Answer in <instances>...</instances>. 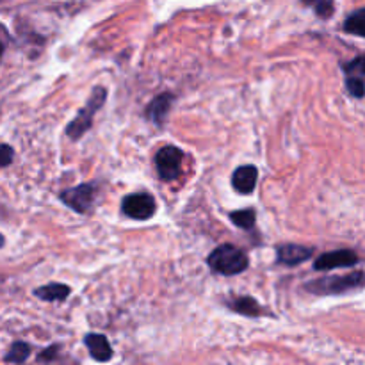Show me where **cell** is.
I'll return each instance as SVG.
<instances>
[{
	"label": "cell",
	"mask_w": 365,
	"mask_h": 365,
	"mask_svg": "<svg viewBox=\"0 0 365 365\" xmlns=\"http://www.w3.org/2000/svg\"><path fill=\"white\" fill-rule=\"evenodd\" d=\"M121 210L125 216L138 221H146L155 214L157 203L155 198L148 192H134V195L125 196L121 202Z\"/></svg>",
	"instance_id": "4"
},
{
	"label": "cell",
	"mask_w": 365,
	"mask_h": 365,
	"mask_svg": "<svg viewBox=\"0 0 365 365\" xmlns=\"http://www.w3.org/2000/svg\"><path fill=\"white\" fill-rule=\"evenodd\" d=\"M2 53H4V46H2V43H0V59H2Z\"/></svg>",
	"instance_id": "21"
},
{
	"label": "cell",
	"mask_w": 365,
	"mask_h": 365,
	"mask_svg": "<svg viewBox=\"0 0 365 365\" xmlns=\"http://www.w3.org/2000/svg\"><path fill=\"white\" fill-rule=\"evenodd\" d=\"M70 287L63 284H48L43 285V287H38L34 291V294L38 296L43 302H64V299L70 296Z\"/></svg>",
	"instance_id": "14"
},
{
	"label": "cell",
	"mask_w": 365,
	"mask_h": 365,
	"mask_svg": "<svg viewBox=\"0 0 365 365\" xmlns=\"http://www.w3.org/2000/svg\"><path fill=\"white\" fill-rule=\"evenodd\" d=\"M4 245V237H2V235H0V246H2Z\"/></svg>",
	"instance_id": "22"
},
{
	"label": "cell",
	"mask_w": 365,
	"mask_h": 365,
	"mask_svg": "<svg viewBox=\"0 0 365 365\" xmlns=\"http://www.w3.org/2000/svg\"><path fill=\"white\" fill-rule=\"evenodd\" d=\"M230 221L235 225V227L242 228V230H252L255 227V210L253 209H245V210H234L230 212Z\"/></svg>",
	"instance_id": "15"
},
{
	"label": "cell",
	"mask_w": 365,
	"mask_h": 365,
	"mask_svg": "<svg viewBox=\"0 0 365 365\" xmlns=\"http://www.w3.org/2000/svg\"><path fill=\"white\" fill-rule=\"evenodd\" d=\"M359 264V255L353 250H337V252L323 253L319 259L314 262L316 271H330L337 267H353Z\"/></svg>",
	"instance_id": "7"
},
{
	"label": "cell",
	"mask_w": 365,
	"mask_h": 365,
	"mask_svg": "<svg viewBox=\"0 0 365 365\" xmlns=\"http://www.w3.org/2000/svg\"><path fill=\"white\" fill-rule=\"evenodd\" d=\"M257 180H259V171L252 164L237 168L232 175V185L239 195H252L257 187Z\"/></svg>",
	"instance_id": "9"
},
{
	"label": "cell",
	"mask_w": 365,
	"mask_h": 365,
	"mask_svg": "<svg viewBox=\"0 0 365 365\" xmlns=\"http://www.w3.org/2000/svg\"><path fill=\"white\" fill-rule=\"evenodd\" d=\"M106 98H107V89L106 88L98 86V88L93 89L91 96H89V100H88V103H86V106L82 107L81 110H78V114L75 116V120H71L70 125L66 127L68 138L73 139V141H77V139H81L82 135H84L86 132L91 128L93 118H95L96 110H98L100 107L106 103Z\"/></svg>",
	"instance_id": "3"
},
{
	"label": "cell",
	"mask_w": 365,
	"mask_h": 365,
	"mask_svg": "<svg viewBox=\"0 0 365 365\" xmlns=\"http://www.w3.org/2000/svg\"><path fill=\"white\" fill-rule=\"evenodd\" d=\"M14 150L9 145H0V168H6L13 163Z\"/></svg>",
	"instance_id": "19"
},
{
	"label": "cell",
	"mask_w": 365,
	"mask_h": 365,
	"mask_svg": "<svg viewBox=\"0 0 365 365\" xmlns=\"http://www.w3.org/2000/svg\"><path fill=\"white\" fill-rule=\"evenodd\" d=\"M364 285V273L355 271V273L344 274V277H327L319 280L307 282L305 289L312 294L317 296H335L344 294V292L355 291Z\"/></svg>",
	"instance_id": "2"
},
{
	"label": "cell",
	"mask_w": 365,
	"mask_h": 365,
	"mask_svg": "<svg viewBox=\"0 0 365 365\" xmlns=\"http://www.w3.org/2000/svg\"><path fill=\"white\" fill-rule=\"evenodd\" d=\"M303 2H305L307 6L314 7L316 13L323 18H328L334 13V0H303Z\"/></svg>",
	"instance_id": "18"
},
{
	"label": "cell",
	"mask_w": 365,
	"mask_h": 365,
	"mask_svg": "<svg viewBox=\"0 0 365 365\" xmlns=\"http://www.w3.org/2000/svg\"><path fill=\"white\" fill-rule=\"evenodd\" d=\"M312 252V248L299 245H282L277 248L278 260L285 264V266H298V264L305 262V260L310 259Z\"/></svg>",
	"instance_id": "12"
},
{
	"label": "cell",
	"mask_w": 365,
	"mask_h": 365,
	"mask_svg": "<svg viewBox=\"0 0 365 365\" xmlns=\"http://www.w3.org/2000/svg\"><path fill=\"white\" fill-rule=\"evenodd\" d=\"M29 355H31V346L27 344V342H14L13 346H11V349L7 351L6 355V362L7 364H24L25 360L29 359Z\"/></svg>",
	"instance_id": "16"
},
{
	"label": "cell",
	"mask_w": 365,
	"mask_h": 365,
	"mask_svg": "<svg viewBox=\"0 0 365 365\" xmlns=\"http://www.w3.org/2000/svg\"><path fill=\"white\" fill-rule=\"evenodd\" d=\"M182 159H184V153L177 146H164V148H160L155 155V166L159 177L166 182L178 178Z\"/></svg>",
	"instance_id": "6"
},
{
	"label": "cell",
	"mask_w": 365,
	"mask_h": 365,
	"mask_svg": "<svg viewBox=\"0 0 365 365\" xmlns=\"http://www.w3.org/2000/svg\"><path fill=\"white\" fill-rule=\"evenodd\" d=\"M57 351H59V348H57V346H52V348L45 349V351H43L41 355H39V360H41V362H48V360L56 359V353Z\"/></svg>",
	"instance_id": "20"
},
{
	"label": "cell",
	"mask_w": 365,
	"mask_h": 365,
	"mask_svg": "<svg viewBox=\"0 0 365 365\" xmlns=\"http://www.w3.org/2000/svg\"><path fill=\"white\" fill-rule=\"evenodd\" d=\"M364 27H365V11L359 9L351 14V16L346 20L344 31L349 32V34H355L359 38L364 36Z\"/></svg>",
	"instance_id": "17"
},
{
	"label": "cell",
	"mask_w": 365,
	"mask_h": 365,
	"mask_svg": "<svg viewBox=\"0 0 365 365\" xmlns=\"http://www.w3.org/2000/svg\"><path fill=\"white\" fill-rule=\"evenodd\" d=\"M346 86L355 98H364V57L359 56L344 66Z\"/></svg>",
	"instance_id": "8"
},
{
	"label": "cell",
	"mask_w": 365,
	"mask_h": 365,
	"mask_svg": "<svg viewBox=\"0 0 365 365\" xmlns=\"http://www.w3.org/2000/svg\"><path fill=\"white\" fill-rule=\"evenodd\" d=\"M227 307L234 310L235 314H241L246 317H259L264 314V309L260 303L252 296H239V298H232L227 302Z\"/></svg>",
	"instance_id": "13"
},
{
	"label": "cell",
	"mask_w": 365,
	"mask_h": 365,
	"mask_svg": "<svg viewBox=\"0 0 365 365\" xmlns=\"http://www.w3.org/2000/svg\"><path fill=\"white\" fill-rule=\"evenodd\" d=\"M84 344L86 348L89 349V355H91L96 362H109V360L113 359V348H110L106 335L88 334L84 337Z\"/></svg>",
	"instance_id": "11"
},
{
	"label": "cell",
	"mask_w": 365,
	"mask_h": 365,
	"mask_svg": "<svg viewBox=\"0 0 365 365\" xmlns=\"http://www.w3.org/2000/svg\"><path fill=\"white\" fill-rule=\"evenodd\" d=\"M173 102V93H163V95L155 96V98L148 103V107H146V116H148V120H152L153 123L160 127V125L164 123V120L168 118V114H170Z\"/></svg>",
	"instance_id": "10"
},
{
	"label": "cell",
	"mask_w": 365,
	"mask_h": 365,
	"mask_svg": "<svg viewBox=\"0 0 365 365\" xmlns=\"http://www.w3.org/2000/svg\"><path fill=\"white\" fill-rule=\"evenodd\" d=\"M96 198V185L93 182L88 184H81L77 187L66 189L61 192V202L73 209L75 212L86 214L93 207Z\"/></svg>",
	"instance_id": "5"
},
{
	"label": "cell",
	"mask_w": 365,
	"mask_h": 365,
	"mask_svg": "<svg viewBox=\"0 0 365 365\" xmlns=\"http://www.w3.org/2000/svg\"><path fill=\"white\" fill-rule=\"evenodd\" d=\"M210 269L217 274L225 277H234V274L242 273L248 267L250 260L241 248L234 245H221L214 250L207 259Z\"/></svg>",
	"instance_id": "1"
}]
</instances>
